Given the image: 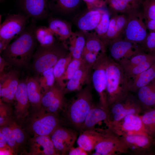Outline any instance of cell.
I'll return each instance as SVG.
<instances>
[{
	"mask_svg": "<svg viewBox=\"0 0 155 155\" xmlns=\"http://www.w3.org/2000/svg\"><path fill=\"white\" fill-rule=\"evenodd\" d=\"M36 110L30 118L28 129L34 135L50 136L59 126V119L56 115L41 108Z\"/></svg>",
	"mask_w": 155,
	"mask_h": 155,
	"instance_id": "obj_6",
	"label": "cell"
},
{
	"mask_svg": "<svg viewBox=\"0 0 155 155\" xmlns=\"http://www.w3.org/2000/svg\"><path fill=\"white\" fill-rule=\"evenodd\" d=\"M0 132L3 134L8 145L15 154L19 146L10 127L7 124L1 126Z\"/></svg>",
	"mask_w": 155,
	"mask_h": 155,
	"instance_id": "obj_42",
	"label": "cell"
},
{
	"mask_svg": "<svg viewBox=\"0 0 155 155\" xmlns=\"http://www.w3.org/2000/svg\"><path fill=\"white\" fill-rule=\"evenodd\" d=\"M154 108H155V107Z\"/></svg>",
	"mask_w": 155,
	"mask_h": 155,
	"instance_id": "obj_54",
	"label": "cell"
},
{
	"mask_svg": "<svg viewBox=\"0 0 155 155\" xmlns=\"http://www.w3.org/2000/svg\"><path fill=\"white\" fill-rule=\"evenodd\" d=\"M155 63V59L130 67L123 69L129 81L147 69Z\"/></svg>",
	"mask_w": 155,
	"mask_h": 155,
	"instance_id": "obj_36",
	"label": "cell"
},
{
	"mask_svg": "<svg viewBox=\"0 0 155 155\" xmlns=\"http://www.w3.org/2000/svg\"><path fill=\"white\" fill-rule=\"evenodd\" d=\"M72 58V55L69 52L68 55L60 59L54 66L53 73L55 84L58 86L62 76Z\"/></svg>",
	"mask_w": 155,
	"mask_h": 155,
	"instance_id": "obj_35",
	"label": "cell"
},
{
	"mask_svg": "<svg viewBox=\"0 0 155 155\" xmlns=\"http://www.w3.org/2000/svg\"><path fill=\"white\" fill-rule=\"evenodd\" d=\"M67 154L69 155H86L88 152L82 148L78 146L74 148L72 147L69 151Z\"/></svg>",
	"mask_w": 155,
	"mask_h": 155,
	"instance_id": "obj_48",
	"label": "cell"
},
{
	"mask_svg": "<svg viewBox=\"0 0 155 155\" xmlns=\"http://www.w3.org/2000/svg\"><path fill=\"white\" fill-rule=\"evenodd\" d=\"M35 34L37 41L41 45H50L56 40L53 33L48 27L40 26L36 28Z\"/></svg>",
	"mask_w": 155,
	"mask_h": 155,
	"instance_id": "obj_32",
	"label": "cell"
},
{
	"mask_svg": "<svg viewBox=\"0 0 155 155\" xmlns=\"http://www.w3.org/2000/svg\"><path fill=\"white\" fill-rule=\"evenodd\" d=\"M61 90L55 84L44 93L41 100V108L46 111L54 98Z\"/></svg>",
	"mask_w": 155,
	"mask_h": 155,
	"instance_id": "obj_39",
	"label": "cell"
},
{
	"mask_svg": "<svg viewBox=\"0 0 155 155\" xmlns=\"http://www.w3.org/2000/svg\"><path fill=\"white\" fill-rule=\"evenodd\" d=\"M107 117V112L99 105L93 103L86 118L82 132L85 130L95 129L94 126L96 124L102 121H104Z\"/></svg>",
	"mask_w": 155,
	"mask_h": 155,
	"instance_id": "obj_26",
	"label": "cell"
},
{
	"mask_svg": "<svg viewBox=\"0 0 155 155\" xmlns=\"http://www.w3.org/2000/svg\"><path fill=\"white\" fill-rule=\"evenodd\" d=\"M7 65L6 62L5 60L0 56V72L3 71L5 67Z\"/></svg>",
	"mask_w": 155,
	"mask_h": 155,
	"instance_id": "obj_53",
	"label": "cell"
},
{
	"mask_svg": "<svg viewBox=\"0 0 155 155\" xmlns=\"http://www.w3.org/2000/svg\"><path fill=\"white\" fill-rule=\"evenodd\" d=\"M108 129L118 136L132 135H147L141 115L131 114L115 121H104Z\"/></svg>",
	"mask_w": 155,
	"mask_h": 155,
	"instance_id": "obj_9",
	"label": "cell"
},
{
	"mask_svg": "<svg viewBox=\"0 0 155 155\" xmlns=\"http://www.w3.org/2000/svg\"><path fill=\"white\" fill-rule=\"evenodd\" d=\"M0 100V126L7 123L11 118V108L9 104Z\"/></svg>",
	"mask_w": 155,
	"mask_h": 155,
	"instance_id": "obj_43",
	"label": "cell"
},
{
	"mask_svg": "<svg viewBox=\"0 0 155 155\" xmlns=\"http://www.w3.org/2000/svg\"><path fill=\"white\" fill-rule=\"evenodd\" d=\"M105 10L101 8H95L81 15L76 22L77 27L84 32L94 30L100 22Z\"/></svg>",
	"mask_w": 155,
	"mask_h": 155,
	"instance_id": "obj_20",
	"label": "cell"
},
{
	"mask_svg": "<svg viewBox=\"0 0 155 155\" xmlns=\"http://www.w3.org/2000/svg\"><path fill=\"white\" fill-rule=\"evenodd\" d=\"M38 80L43 94L55 84L53 67L43 72Z\"/></svg>",
	"mask_w": 155,
	"mask_h": 155,
	"instance_id": "obj_37",
	"label": "cell"
},
{
	"mask_svg": "<svg viewBox=\"0 0 155 155\" xmlns=\"http://www.w3.org/2000/svg\"><path fill=\"white\" fill-rule=\"evenodd\" d=\"M10 42L7 40H0V53L9 44Z\"/></svg>",
	"mask_w": 155,
	"mask_h": 155,
	"instance_id": "obj_52",
	"label": "cell"
},
{
	"mask_svg": "<svg viewBox=\"0 0 155 155\" xmlns=\"http://www.w3.org/2000/svg\"><path fill=\"white\" fill-rule=\"evenodd\" d=\"M155 59V55L146 52H143L129 58L122 59L117 62L123 69H124L136 65Z\"/></svg>",
	"mask_w": 155,
	"mask_h": 155,
	"instance_id": "obj_31",
	"label": "cell"
},
{
	"mask_svg": "<svg viewBox=\"0 0 155 155\" xmlns=\"http://www.w3.org/2000/svg\"><path fill=\"white\" fill-rule=\"evenodd\" d=\"M91 83L77 92L64 108L67 122L80 133L82 131L86 118L93 103Z\"/></svg>",
	"mask_w": 155,
	"mask_h": 155,
	"instance_id": "obj_2",
	"label": "cell"
},
{
	"mask_svg": "<svg viewBox=\"0 0 155 155\" xmlns=\"http://www.w3.org/2000/svg\"><path fill=\"white\" fill-rule=\"evenodd\" d=\"M68 40L69 44L68 49L73 58L76 59L82 58L86 42L84 32L81 30L73 32Z\"/></svg>",
	"mask_w": 155,
	"mask_h": 155,
	"instance_id": "obj_28",
	"label": "cell"
},
{
	"mask_svg": "<svg viewBox=\"0 0 155 155\" xmlns=\"http://www.w3.org/2000/svg\"><path fill=\"white\" fill-rule=\"evenodd\" d=\"M0 155H13L15 153L10 147L0 149Z\"/></svg>",
	"mask_w": 155,
	"mask_h": 155,
	"instance_id": "obj_51",
	"label": "cell"
},
{
	"mask_svg": "<svg viewBox=\"0 0 155 155\" xmlns=\"http://www.w3.org/2000/svg\"><path fill=\"white\" fill-rule=\"evenodd\" d=\"M144 22L147 29L149 32H155V20H148L145 18Z\"/></svg>",
	"mask_w": 155,
	"mask_h": 155,
	"instance_id": "obj_49",
	"label": "cell"
},
{
	"mask_svg": "<svg viewBox=\"0 0 155 155\" xmlns=\"http://www.w3.org/2000/svg\"><path fill=\"white\" fill-rule=\"evenodd\" d=\"M108 55L100 53L92 67L91 81L99 96V106L106 112L108 109L106 99V68Z\"/></svg>",
	"mask_w": 155,
	"mask_h": 155,
	"instance_id": "obj_5",
	"label": "cell"
},
{
	"mask_svg": "<svg viewBox=\"0 0 155 155\" xmlns=\"http://www.w3.org/2000/svg\"><path fill=\"white\" fill-rule=\"evenodd\" d=\"M136 92L137 97L142 108L155 107V80L141 87Z\"/></svg>",
	"mask_w": 155,
	"mask_h": 155,
	"instance_id": "obj_25",
	"label": "cell"
},
{
	"mask_svg": "<svg viewBox=\"0 0 155 155\" xmlns=\"http://www.w3.org/2000/svg\"><path fill=\"white\" fill-rule=\"evenodd\" d=\"M36 28L34 25L26 27L15 40L0 53L7 65L21 69L28 68L30 66L31 59L36 48Z\"/></svg>",
	"mask_w": 155,
	"mask_h": 155,
	"instance_id": "obj_1",
	"label": "cell"
},
{
	"mask_svg": "<svg viewBox=\"0 0 155 155\" xmlns=\"http://www.w3.org/2000/svg\"><path fill=\"white\" fill-rule=\"evenodd\" d=\"M28 17L20 14L8 15L0 26V40L11 41L19 36L26 28Z\"/></svg>",
	"mask_w": 155,
	"mask_h": 155,
	"instance_id": "obj_12",
	"label": "cell"
},
{
	"mask_svg": "<svg viewBox=\"0 0 155 155\" xmlns=\"http://www.w3.org/2000/svg\"><path fill=\"white\" fill-rule=\"evenodd\" d=\"M142 5L145 18L155 20V0H144Z\"/></svg>",
	"mask_w": 155,
	"mask_h": 155,
	"instance_id": "obj_44",
	"label": "cell"
},
{
	"mask_svg": "<svg viewBox=\"0 0 155 155\" xmlns=\"http://www.w3.org/2000/svg\"><path fill=\"white\" fill-rule=\"evenodd\" d=\"M148 110L141 115V117L146 133L154 139H155V108Z\"/></svg>",
	"mask_w": 155,
	"mask_h": 155,
	"instance_id": "obj_33",
	"label": "cell"
},
{
	"mask_svg": "<svg viewBox=\"0 0 155 155\" xmlns=\"http://www.w3.org/2000/svg\"><path fill=\"white\" fill-rule=\"evenodd\" d=\"M78 133L74 130L59 126L50 136L58 153L66 155L73 146Z\"/></svg>",
	"mask_w": 155,
	"mask_h": 155,
	"instance_id": "obj_13",
	"label": "cell"
},
{
	"mask_svg": "<svg viewBox=\"0 0 155 155\" xmlns=\"http://www.w3.org/2000/svg\"><path fill=\"white\" fill-rule=\"evenodd\" d=\"M29 155H59L56 150L50 136L34 135L29 140Z\"/></svg>",
	"mask_w": 155,
	"mask_h": 155,
	"instance_id": "obj_18",
	"label": "cell"
},
{
	"mask_svg": "<svg viewBox=\"0 0 155 155\" xmlns=\"http://www.w3.org/2000/svg\"><path fill=\"white\" fill-rule=\"evenodd\" d=\"M141 45L145 52L155 55V32H149Z\"/></svg>",
	"mask_w": 155,
	"mask_h": 155,
	"instance_id": "obj_45",
	"label": "cell"
},
{
	"mask_svg": "<svg viewBox=\"0 0 155 155\" xmlns=\"http://www.w3.org/2000/svg\"><path fill=\"white\" fill-rule=\"evenodd\" d=\"M14 113L17 119H24L28 114L30 103L28 96L26 80H20L15 93Z\"/></svg>",
	"mask_w": 155,
	"mask_h": 155,
	"instance_id": "obj_19",
	"label": "cell"
},
{
	"mask_svg": "<svg viewBox=\"0 0 155 155\" xmlns=\"http://www.w3.org/2000/svg\"><path fill=\"white\" fill-rule=\"evenodd\" d=\"M94 150L92 155H114L129 152L119 137L108 129L104 131Z\"/></svg>",
	"mask_w": 155,
	"mask_h": 155,
	"instance_id": "obj_11",
	"label": "cell"
},
{
	"mask_svg": "<svg viewBox=\"0 0 155 155\" xmlns=\"http://www.w3.org/2000/svg\"><path fill=\"white\" fill-rule=\"evenodd\" d=\"M103 132L98 131L96 129L83 131L80 133L77 139V143L78 146L87 152H90L94 150Z\"/></svg>",
	"mask_w": 155,
	"mask_h": 155,
	"instance_id": "obj_23",
	"label": "cell"
},
{
	"mask_svg": "<svg viewBox=\"0 0 155 155\" xmlns=\"http://www.w3.org/2000/svg\"><path fill=\"white\" fill-rule=\"evenodd\" d=\"M111 15L127 14L138 9L144 0H104Z\"/></svg>",
	"mask_w": 155,
	"mask_h": 155,
	"instance_id": "obj_21",
	"label": "cell"
},
{
	"mask_svg": "<svg viewBox=\"0 0 155 155\" xmlns=\"http://www.w3.org/2000/svg\"><path fill=\"white\" fill-rule=\"evenodd\" d=\"M92 67L86 65L82 62L79 69L67 83L63 90L65 94L77 92L81 89L85 84L91 83Z\"/></svg>",
	"mask_w": 155,
	"mask_h": 155,
	"instance_id": "obj_17",
	"label": "cell"
},
{
	"mask_svg": "<svg viewBox=\"0 0 155 155\" xmlns=\"http://www.w3.org/2000/svg\"><path fill=\"white\" fill-rule=\"evenodd\" d=\"M80 0H49L50 10L57 14L67 15L75 10Z\"/></svg>",
	"mask_w": 155,
	"mask_h": 155,
	"instance_id": "obj_29",
	"label": "cell"
},
{
	"mask_svg": "<svg viewBox=\"0 0 155 155\" xmlns=\"http://www.w3.org/2000/svg\"><path fill=\"white\" fill-rule=\"evenodd\" d=\"M19 72L13 69L0 73V100L10 103L14 100V96L20 81Z\"/></svg>",
	"mask_w": 155,
	"mask_h": 155,
	"instance_id": "obj_14",
	"label": "cell"
},
{
	"mask_svg": "<svg viewBox=\"0 0 155 155\" xmlns=\"http://www.w3.org/2000/svg\"><path fill=\"white\" fill-rule=\"evenodd\" d=\"M129 152L142 154L149 150L154 139L148 135H132L119 136Z\"/></svg>",
	"mask_w": 155,
	"mask_h": 155,
	"instance_id": "obj_16",
	"label": "cell"
},
{
	"mask_svg": "<svg viewBox=\"0 0 155 155\" xmlns=\"http://www.w3.org/2000/svg\"><path fill=\"white\" fill-rule=\"evenodd\" d=\"M65 94L63 90H61L54 98L46 111L56 115L57 113L64 108L66 105Z\"/></svg>",
	"mask_w": 155,
	"mask_h": 155,
	"instance_id": "obj_38",
	"label": "cell"
},
{
	"mask_svg": "<svg viewBox=\"0 0 155 155\" xmlns=\"http://www.w3.org/2000/svg\"><path fill=\"white\" fill-rule=\"evenodd\" d=\"M127 21L123 38L132 42L142 45L147 36V29L143 12L138 9L126 14Z\"/></svg>",
	"mask_w": 155,
	"mask_h": 155,
	"instance_id": "obj_8",
	"label": "cell"
},
{
	"mask_svg": "<svg viewBox=\"0 0 155 155\" xmlns=\"http://www.w3.org/2000/svg\"><path fill=\"white\" fill-rule=\"evenodd\" d=\"M6 124L12 130L19 147L25 143L26 139L25 133L23 129L12 119Z\"/></svg>",
	"mask_w": 155,
	"mask_h": 155,
	"instance_id": "obj_40",
	"label": "cell"
},
{
	"mask_svg": "<svg viewBox=\"0 0 155 155\" xmlns=\"http://www.w3.org/2000/svg\"><path fill=\"white\" fill-rule=\"evenodd\" d=\"M109 55L111 58L118 62L129 58L139 53L145 52L141 45L136 44L123 38L109 41L107 46Z\"/></svg>",
	"mask_w": 155,
	"mask_h": 155,
	"instance_id": "obj_10",
	"label": "cell"
},
{
	"mask_svg": "<svg viewBox=\"0 0 155 155\" xmlns=\"http://www.w3.org/2000/svg\"><path fill=\"white\" fill-rule=\"evenodd\" d=\"M69 53L67 45L56 40L47 46L39 45L32 57L31 68L37 76L54 67L61 58Z\"/></svg>",
	"mask_w": 155,
	"mask_h": 155,
	"instance_id": "obj_4",
	"label": "cell"
},
{
	"mask_svg": "<svg viewBox=\"0 0 155 155\" xmlns=\"http://www.w3.org/2000/svg\"><path fill=\"white\" fill-rule=\"evenodd\" d=\"M155 80V63L149 68L142 72L129 81V92H136L141 87Z\"/></svg>",
	"mask_w": 155,
	"mask_h": 155,
	"instance_id": "obj_27",
	"label": "cell"
},
{
	"mask_svg": "<svg viewBox=\"0 0 155 155\" xmlns=\"http://www.w3.org/2000/svg\"><path fill=\"white\" fill-rule=\"evenodd\" d=\"M27 92L30 104L36 109L41 108L43 94L37 79L29 77L26 79Z\"/></svg>",
	"mask_w": 155,
	"mask_h": 155,
	"instance_id": "obj_24",
	"label": "cell"
},
{
	"mask_svg": "<svg viewBox=\"0 0 155 155\" xmlns=\"http://www.w3.org/2000/svg\"><path fill=\"white\" fill-rule=\"evenodd\" d=\"M110 19V13L108 11L105 10L102 14L100 22L94 30V32L102 40L108 30Z\"/></svg>",
	"mask_w": 155,
	"mask_h": 155,
	"instance_id": "obj_41",
	"label": "cell"
},
{
	"mask_svg": "<svg viewBox=\"0 0 155 155\" xmlns=\"http://www.w3.org/2000/svg\"><path fill=\"white\" fill-rule=\"evenodd\" d=\"M86 4L88 10L95 8H101L106 4L104 0H82Z\"/></svg>",
	"mask_w": 155,
	"mask_h": 155,
	"instance_id": "obj_47",
	"label": "cell"
},
{
	"mask_svg": "<svg viewBox=\"0 0 155 155\" xmlns=\"http://www.w3.org/2000/svg\"><path fill=\"white\" fill-rule=\"evenodd\" d=\"M20 9L28 17L37 20L45 18L49 10V0H20Z\"/></svg>",
	"mask_w": 155,
	"mask_h": 155,
	"instance_id": "obj_15",
	"label": "cell"
},
{
	"mask_svg": "<svg viewBox=\"0 0 155 155\" xmlns=\"http://www.w3.org/2000/svg\"><path fill=\"white\" fill-rule=\"evenodd\" d=\"M48 27L60 41L67 45L66 41L73 32L69 22L61 18H52L49 20Z\"/></svg>",
	"mask_w": 155,
	"mask_h": 155,
	"instance_id": "obj_22",
	"label": "cell"
},
{
	"mask_svg": "<svg viewBox=\"0 0 155 155\" xmlns=\"http://www.w3.org/2000/svg\"><path fill=\"white\" fill-rule=\"evenodd\" d=\"M10 147L2 133L0 132V149Z\"/></svg>",
	"mask_w": 155,
	"mask_h": 155,
	"instance_id": "obj_50",
	"label": "cell"
},
{
	"mask_svg": "<svg viewBox=\"0 0 155 155\" xmlns=\"http://www.w3.org/2000/svg\"><path fill=\"white\" fill-rule=\"evenodd\" d=\"M82 58H72L62 76L58 86L63 90L69 80L73 76L82 63Z\"/></svg>",
	"mask_w": 155,
	"mask_h": 155,
	"instance_id": "obj_34",
	"label": "cell"
},
{
	"mask_svg": "<svg viewBox=\"0 0 155 155\" xmlns=\"http://www.w3.org/2000/svg\"><path fill=\"white\" fill-rule=\"evenodd\" d=\"M106 72V99L108 108L130 92L128 89L129 80L119 63L108 55Z\"/></svg>",
	"mask_w": 155,
	"mask_h": 155,
	"instance_id": "obj_3",
	"label": "cell"
},
{
	"mask_svg": "<svg viewBox=\"0 0 155 155\" xmlns=\"http://www.w3.org/2000/svg\"><path fill=\"white\" fill-rule=\"evenodd\" d=\"M84 32L86 38L85 46L84 50L98 54L101 52L106 53V46L94 32H90L86 31Z\"/></svg>",
	"mask_w": 155,
	"mask_h": 155,
	"instance_id": "obj_30",
	"label": "cell"
},
{
	"mask_svg": "<svg viewBox=\"0 0 155 155\" xmlns=\"http://www.w3.org/2000/svg\"><path fill=\"white\" fill-rule=\"evenodd\" d=\"M98 54L93 52L84 50L82 56L83 63L86 65L93 66L96 61Z\"/></svg>",
	"mask_w": 155,
	"mask_h": 155,
	"instance_id": "obj_46",
	"label": "cell"
},
{
	"mask_svg": "<svg viewBox=\"0 0 155 155\" xmlns=\"http://www.w3.org/2000/svg\"><path fill=\"white\" fill-rule=\"evenodd\" d=\"M142 109L137 97L129 92L121 100L108 107L107 119L104 121H117L128 115H139Z\"/></svg>",
	"mask_w": 155,
	"mask_h": 155,
	"instance_id": "obj_7",
	"label": "cell"
}]
</instances>
